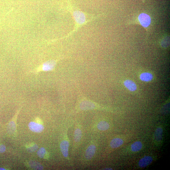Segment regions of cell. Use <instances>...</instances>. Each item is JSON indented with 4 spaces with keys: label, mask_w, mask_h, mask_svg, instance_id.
<instances>
[{
    "label": "cell",
    "mask_w": 170,
    "mask_h": 170,
    "mask_svg": "<svg viewBox=\"0 0 170 170\" xmlns=\"http://www.w3.org/2000/svg\"><path fill=\"white\" fill-rule=\"evenodd\" d=\"M69 11L71 15L73 17L75 23V26L74 30L69 33L61 39L67 38L73 35L78 29L84 26L86 24L91 21L95 20L102 16V14H99L96 16L92 15L91 17L90 15L82 10L73 8H69Z\"/></svg>",
    "instance_id": "1"
},
{
    "label": "cell",
    "mask_w": 170,
    "mask_h": 170,
    "mask_svg": "<svg viewBox=\"0 0 170 170\" xmlns=\"http://www.w3.org/2000/svg\"><path fill=\"white\" fill-rule=\"evenodd\" d=\"M151 23V19L150 17L145 13H142L140 14L137 19V21L134 23H129V25L136 24H139L143 27L147 31L148 34L147 28L149 26Z\"/></svg>",
    "instance_id": "2"
},
{
    "label": "cell",
    "mask_w": 170,
    "mask_h": 170,
    "mask_svg": "<svg viewBox=\"0 0 170 170\" xmlns=\"http://www.w3.org/2000/svg\"><path fill=\"white\" fill-rule=\"evenodd\" d=\"M81 102L79 103V109L83 111H88L96 109L97 107L96 104L93 101L87 99L82 94Z\"/></svg>",
    "instance_id": "3"
},
{
    "label": "cell",
    "mask_w": 170,
    "mask_h": 170,
    "mask_svg": "<svg viewBox=\"0 0 170 170\" xmlns=\"http://www.w3.org/2000/svg\"><path fill=\"white\" fill-rule=\"evenodd\" d=\"M59 60H52L46 61L37 69V72L41 71H50L53 70Z\"/></svg>",
    "instance_id": "4"
},
{
    "label": "cell",
    "mask_w": 170,
    "mask_h": 170,
    "mask_svg": "<svg viewBox=\"0 0 170 170\" xmlns=\"http://www.w3.org/2000/svg\"><path fill=\"white\" fill-rule=\"evenodd\" d=\"M28 127L32 132L40 133L44 129V127L42 125L34 122H31L28 124Z\"/></svg>",
    "instance_id": "5"
},
{
    "label": "cell",
    "mask_w": 170,
    "mask_h": 170,
    "mask_svg": "<svg viewBox=\"0 0 170 170\" xmlns=\"http://www.w3.org/2000/svg\"><path fill=\"white\" fill-rule=\"evenodd\" d=\"M69 147V143L67 140H63L60 144V147L61 153L65 157L68 156Z\"/></svg>",
    "instance_id": "6"
},
{
    "label": "cell",
    "mask_w": 170,
    "mask_h": 170,
    "mask_svg": "<svg viewBox=\"0 0 170 170\" xmlns=\"http://www.w3.org/2000/svg\"><path fill=\"white\" fill-rule=\"evenodd\" d=\"M153 161V159L150 156H145L141 159L139 162V167L143 168L150 164Z\"/></svg>",
    "instance_id": "7"
},
{
    "label": "cell",
    "mask_w": 170,
    "mask_h": 170,
    "mask_svg": "<svg viewBox=\"0 0 170 170\" xmlns=\"http://www.w3.org/2000/svg\"><path fill=\"white\" fill-rule=\"evenodd\" d=\"M96 149V146L93 145H92L89 146L86 151L85 155L86 158L88 160L91 159L95 153Z\"/></svg>",
    "instance_id": "8"
},
{
    "label": "cell",
    "mask_w": 170,
    "mask_h": 170,
    "mask_svg": "<svg viewBox=\"0 0 170 170\" xmlns=\"http://www.w3.org/2000/svg\"><path fill=\"white\" fill-rule=\"evenodd\" d=\"M124 85L130 91L134 92L137 89V86L135 83L131 80L125 81L124 82Z\"/></svg>",
    "instance_id": "9"
},
{
    "label": "cell",
    "mask_w": 170,
    "mask_h": 170,
    "mask_svg": "<svg viewBox=\"0 0 170 170\" xmlns=\"http://www.w3.org/2000/svg\"><path fill=\"white\" fill-rule=\"evenodd\" d=\"M123 143V141L119 138H115L112 140L110 142V146L113 148H118Z\"/></svg>",
    "instance_id": "10"
},
{
    "label": "cell",
    "mask_w": 170,
    "mask_h": 170,
    "mask_svg": "<svg viewBox=\"0 0 170 170\" xmlns=\"http://www.w3.org/2000/svg\"><path fill=\"white\" fill-rule=\"evenodd\" d=\"M141 81L145 82H149L153 78L152 74L149 73H144L141 74L140 77Z\"/></svg>",
    "instance_id": "11"
},
{
    "label": "cell",
    "mask_w": 170,
    "mask_h": 170,
    "mask_svg": "<svg viewBox=\"0 0 170 170\" xmlns=\"http://www.w3.org/2000/svg\"><path fill=\"white\" fill-rule=\"evenodd\" d=\"M97 127L100 131H105L109 128V125L106 121H101L98 124Z\"/></svg>",
    "instance_id": "12"
},
{
    "label": "cell",
    "mask_w": 170,
    "mask_h": 170,
    "mask_svg": "<svg viewBox=\"0 0 170 170\" xmlns=\"http://www.w3.org/2000/svg\"><path fill=\"white\" fill-rule=\"evenodd\" d=\"M163 130L161 128L159 127L156 130L154 134L155 139L157 142H160L162 138Z\"/></svg>",
    "instance_id": "13"
},
{
    "label": "cell",
    "mask_w": 170,
    "mask_h": 170,
    "mask_svg": "<svg viewBox=\"0 0 170 170\" xmlns=\"http://www.w3.org/2000/svg\"><path fill=\"white\" fill-rule=\"evenodd\" d=\"M142 145L139 141H137L133 143L131 146V149L132 151L137 152L140 151L142 149Z\"/></svg>",
    "instance_id": "14"
},
{
    "label": "cell",
    "mask_w": 170,
    "mask_h": 170,
    "mask_svg": "<svg viewBox=\"0 0 170 170\" xmlns=\"http://www.w3.org/2000/svg\"><path fill=\"white\" fill-rule=\"evenodd\" d=\"M29 164L31 168L34 169L42 170L43 169V166L37 162L32 161L30 162Z\"/></svg>",
    "instance_id": "15"
},
{
    "label": "cell",
    "mask_w": 170,
    "mask_h": 170,
    "mask_svg": "<svg viewBox=\"0 0 170 170\" xmlns=\"http://www.w3.org/2000/svg\"><path fill=\"white\" fill-rule=\"evenodd\" d=\"M82 137V132L81 129L77 128L76 129L74 133V140L76 142H80Z\"/></svg>",
    "instance_id": "16"
},
{
    "label": "cell",
    "mask_w": 170,
    "mask_h": 170,
    "mask_svg": "<svg viewBox=\"0 0 170 170\" xmlns=\"http://www.w3.org/2000/svg\"><path fill=\"white\" fill-rule=\"evenodd\" d=\"M46 152V151L45 148L42 147L38 151L37 153L38 156L39 157L41 158H43L45 156Z\"/></svg>",
    "instance_id": "17"
},
{
    "label": "cell",
    "mask_w": 170,
    "mask_h": 170,
    "mask_svg": "<svg viewBox=\"0 0 170 170\" xmlns=\"http://www.w3.org/2000/svg\"><path fill=\"white\" fill-rule=\"evenodd\" d=\"M38 148V146L35 144L32 145L27 148V150L30 152H34Z\"/></svg>",
    "instance_id": "18"
},
{
    "label": "cell",
    "mask_w": 170,
    "mask_h": 170,
    "mask_svg": "<svg viewBox=\"0 0 170 170\" xmlns=\"http://www.w3.org/2000/svg\"><path fill=\"white\" fill-rule=\"evenodd\" d=\"M6 150V147L3 145H0V153H4Z\"/></svg>",
    "instance_id": "19"
},
{
    "label": "cell",
    "mask_w": 170,
    "mask_h": 170,
    "mask_svg": "<svg viewBox=\"0 0 170 170\" xmlns=\"http://www.w3.org/2000/svg\"><path fill=\"white\" fill-rule=\"evenodd\" d=\"M103 170H113L111 168H106L103 169Z\"/></svg>",
    "instance_id": "20"
},
{
    "label": "cell",
    "mask_w": 170,
    "mask_h": 170,
    "mask_svg": "<svg viewBox=\"0 0 170 170\" xmlns=\"http://www.w3.org/2000/svg\"><path fill=\"white\" fill-rule=\"evenodd\" d=\"M0 170H6V169H5L3 168H0Z\"/></svg>",
    "instance_id": "21"
}]
</instances>
